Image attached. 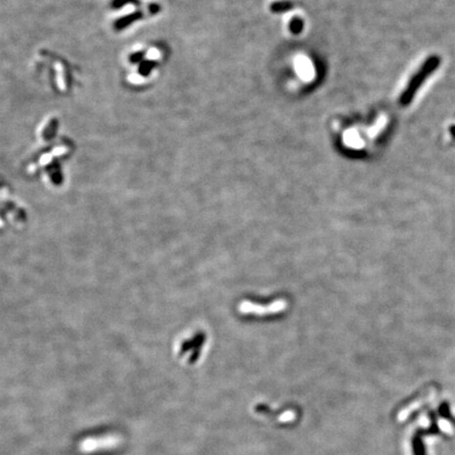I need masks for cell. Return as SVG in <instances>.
Masks as SVG:
<instances>
[{"label":"cell","mask_w":455,"mask_h":455,"mask_svg":"<svg viewBox=\"0 0 455 455\" xmlns=\"http://www.w3.org/2000/svg\"><path fill=\"white\" fill-rule=\"evenodd\" d=\"M292 8V3L290 1H276L271 5V11L274 13H281L290 10Z\"/></svg>","instance_id":"cell-1"},{"label":"cell","mask_w":455,"mask_h":455,"mask_svg":"<svg viewBox=\"0 0 455 455\" xmlns=\"http://www.w3.org/2000/svg\"><path fill=\"white\" fill-rule=\"evenodd\" d=\"M290 27H291V31L294 34H297L302 30V22L300 19H294Z\"/></svg>","instance_id":"cell-2"}]
</instances>
